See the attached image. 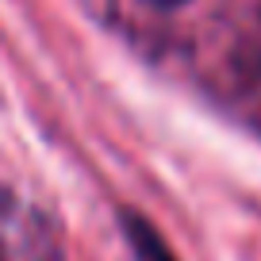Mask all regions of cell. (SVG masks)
<instances>
[{"mask_svg": "<svg viewBox=\"0 0 261 261\" xmlns=\"http://www.w3.org/2000/svg\"><path fill=\"white\" fill-rule=\"evenodd\" d=\"M123 234H127V246H130V257L135 261H177V253L169 250V242H165L142 215L123 212Z\"/></svg>", "mask_w": 261, "mask_h": 261, "instance_id": "6da1fadb", "label": "cell"}, {"mask_svg": "<svg viewBox=\"0 0 261 261\" xmlns=\"http://www.w3.org/2000/svg\"><path fill=\"white\" fill-rule=\"evenodd\" d=\"M0 261H4V257H0Z\"/></svg>", "mask_w": 261, "mask_h": 261, "instance_id": "7a4b0ae2", "label": "cell"}]
</instances>
